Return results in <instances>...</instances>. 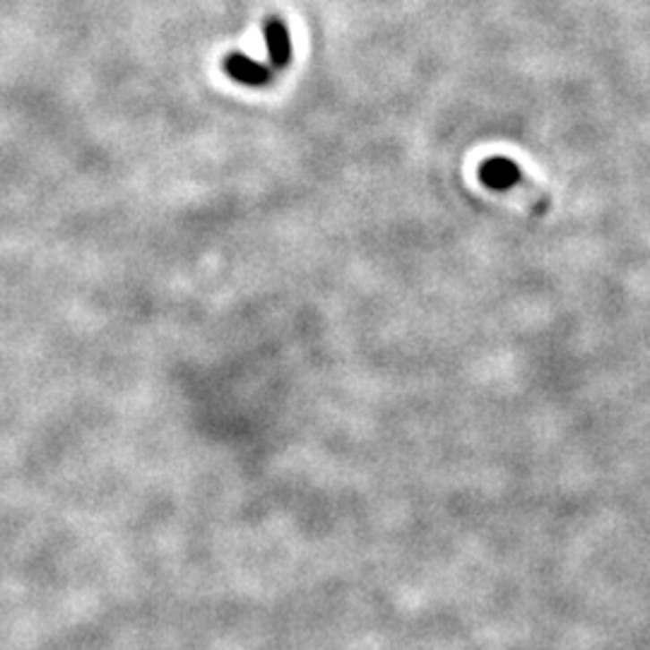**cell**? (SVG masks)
I'll list each match as a JSON object with an SVG mask.
<instances>
[{
    "mask_svg": "<svg viewBox=\"0 0 650 650\" xmlns=\"http://www.w3.org/2000/svg\"><path fill=\"white\" fill-rule=\"evenodd\" d=\"M225 70L229 73V78L248 87H261L268 85L272 78V70L265 68L263 63L253 61L244 54H229L225 58Z\"/></svg>",
    "mask_w": 650,
    "mask_h": 650,
    "instance_id": "6da1fadb",
    "label": "cell"
},
{
    "mask_svg": "<svg viewBox=\"0 0 650 650\" xmlns=\"http://www.w3.org/2000/svg\"><path fill=\"white\" fill-rule=\"evenodd\" d=\"M265 41H268L272 68H285L289 58H292V44H289V34H287V27L279 17H268V22H265Z\"/></svg>",
    "mask_w": 650,
    "mask_h": 650,
    "instance_id": "7a4b0ae2",
    "label": "cell"
},
{
    "mask_svg": "<svg viewBox=\"0 0 650 650\" xmlns=\"http://www.w3.org/2000/svg\"><path fill=\"white\" fill-rule=\"evenodd\" d=\"M480 176L489 188L503 191V188H511V186H516V184H518V181H520V169L511 162V159L494 157V159H489V162L482 164Z\"/></svg>",
    "mask_w": 650,
    "mask_h": 650,
    "instance_id": "3957f363",
    "label": "cell"
}]
</instances>
